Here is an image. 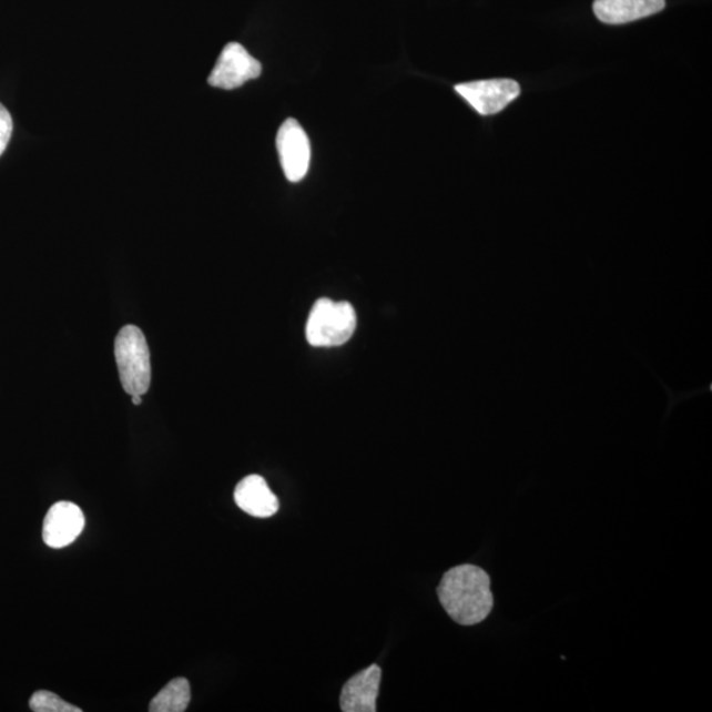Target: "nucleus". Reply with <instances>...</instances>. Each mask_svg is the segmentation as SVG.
Segmentation results:
<instances>
[{
    "mask_svg": "<svg viewBox=\"0 0 712 712\" xmlns=\"http://www.w3.org/2000/svg\"><path fill=\"white\" fill-rule=\"evenodd\" d=\"M437 593L445 611L460 625L479 624L494 609L490 576L475 564L446 571Z\"/></svg>",
    "mask_w": 712,
    "mask_h": 712,
    "instance_id": "1",
    "label": "nucleus"
},
{
    "mask_svg": "<svg viewBox=\"0 0 712 712\" xmlns=\"http://www.w3.org/2000/svg\"><path fill=\"white\" fill-rule=\"evenodd\" d=\"M115 360L122 387L129 395H145L151 387L149 344L135 325L124 326L115 338Z\"/></svg>",
    "mask_w": 712,
    "mask_h": 712,
    "instance_id": "2",
    "label": "nucleus"
},
{
    "mask_svg": "<svg viewBox=\"0 0 712 712\" xmlns=\"http://www.w3.org/2000/svg\"><path fill=\"white\" fill-rule=\"evenodd\" d=\"M356 329V313L352 304L321 298L313 305L306 325V339L314 347H335L346 344Z\"/></svg>",
    "mask_w": 712,
    "mask_h": 712,
    "instance_id": "3",
    "label": "nucleus"
},
{
    "mask_svg": "<svg viewBox=\"0 0 712 712\" xmlns=\"http://www.w3.org/2000/svg\"><path fill=\"white\" fill-rule=\"evenodd\" d=\"M456 92L480 115H495L521 93L518 82L508 79L459 83Z\"/></svg>",
    "mask_w": 712,
    "mask_h": 712,
    "instance_id": "4",
    "label": "nucleus"
},
{
    "mask_svg": "<svg viewBox=\"0 0 712 712\" xmlns=\"http://www.w3.org/2000/svg\"><path fill=\"white\" fill-rule=\"evenodd\" d=\"M261 74V62L241 44L230 43L223 48L207 82L214 88L233 90L241 88L250 80L257 79Z\"/></svg>",
    "mask_w": 712,
    "mask_h": 712,
    "instance_id": "5",
    "label": "nucleus"
},
{
    "mask_svg": "<svg viewBox=\"0 0 712 712\" xmlns=\"http://www.w3.org/2000/svg\"><path fill=\"white\" fill-rule=\"evenodd\" d=\"M276 145L285 177L298 183L311 164V142L296 119H286L277 132Z\"/></svg>",
    "mask_w": 712,
    "mask_h": 712,
    "instance_id": "6",
    "label": "nucleus"
},
{
    "mask_svg": "<svg viewBox=\"0 0 712 712\" xmlns=\"http://www.w3.org/2000/svg\"><path fill=\"white\" fill-rule=\"evenodd\" d=\"M85 528V516L79 506L71 501L55 502L49 509L43 526V540L52 549L71 546Z\"/></svg>",
    "mask_w": 712,
    "mask_h": 712,
    "instance_id": "7",
    "label": "nucleus"
},
{
    "mask_svg": "<svg viewBox=\"0 0 712 712\" xmlns=\"http://www.w3.org/2000/svg\"><path fill=\"white\" fill-rule=\"evenodd\" d=\"M382 681V669L368 667L345 683L340 693V710L344 712H375Z\"/></svg>",
    "mask_w": 712,
    "mask_h": 712,
    "instance_id": "8",
    "label": "nucleus"
},
{
    "mask_svg": "<svg viewBox=\"0 0 712 712\" xmlns=\"http://www.w3.org/2000/svg\"><path fill=\"white\" fill-rule=\"evenodd\" d=\"M236 506L254 518L267 519L278 511L276 495L269 490L261 475H248L237 484L234 492Z\"/></svg>",
    "mask_w": 712,
    "mask_h": 712,
    "instance_id": "9",
    "label": "nucleus"
},
{
    "mask_svg": "<svg viewBox=\"0 0 712 712\" xmlns=\"http://www.w3.org/2000/svg\"><path fill=\"white\" fill-rule=\"evenodd\" d=\"M665 6V0H596L592 9L600 22L618 26L652 17Z\"/></svg>",
    "mask_w": 712,
    "mask_h": 712,
    "instance_id": "10",
    "label": "nucleus"
},
{
    "mask_svg": "<svg viewBox=\"0 0 712 712\" xmlns=\"http://www.w3.org/2000/svg\"><path fill=\"white\" fill-rule=\"evenodd\" d=\"M191 683L183 677L172 680L150 703L151 712H184L191 703Z\"/></svg>",
    "mask_w": 712,
    "mask_h": 712,
    "instance_id": "11",
    "label": "nucleus"
},
{
    "mask_svg": "<svg viewBox=\"0 0 712 712\" xmlns=\"http://www.w3.org/2000/svg\"><path fill=\"white\" fill-rule=\"evenodd\" d=\"M30 708L34 712H82L80 708L65 702L52 691L40 690L31 698Z\"/></svg>",
    "mask_w": 712,
    "mask_h": 712,
    "instance_id": "12",
    "label": "nucleus"
},
{
    "mask_svg": "<svg viewBox=\"0 0 712 712\" xmlns=\"http://www.w3.org/2000/svg\"><path fill=\"white\" fill-rule=\"evenodd\" d=\"M13 131L12 116L2 103H0V156L3 155L9 145Z\"/></svg>",
    "mask_w": 712,
    "mask_h": 712,
    "instance_id": "13",
    "label": "nucleus"
},
{
    "mask_svg": "<svg viewBox=\"0 0 712 712\" xmlns=\"http://www.w3.org/2000/svg\"><path fill=\"white\" fill-rule=\"evenodd\" d=\"M131 397H132V404L136 405V407L138 405H141L143 403L142 395H132Z\"/></svg>",
    "mask_w": 712,
    "mask_h": 712,
    "instance_id": "14",
    "label": "nucleus"
}]
</instances>
